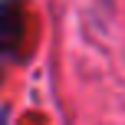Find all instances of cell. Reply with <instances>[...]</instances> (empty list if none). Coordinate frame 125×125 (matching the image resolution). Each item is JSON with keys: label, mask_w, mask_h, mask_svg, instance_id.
Segmentation results:
<instances>
[{"label": "cell", "mask_w": 125, "mask_h": 125, "mask_svg": "<svg viewBox=\"0 0 125 125\" xmlns=\"http://www.w3.org/2000/svg\"><path fill=\"white\" fill-rule=\"evenodd\" d=\"M20 36H23V10L13 0H0V50H17Z\"/></svg>", "instance_id": "obj_1"}, {"label": "cell", "mask_w": 125, "mask_h": 125, "mask_svg": "<svg viewBox=\"0 0 125 125\" xmlns=\"http://www.w3.org/2000/svg\"><path fill=\"white\" fill-rule=\"evenodd\" d=\"M0 125H7V119H3V112H0Z\"/></svg>", "instance_id": "obj_2"}]
</instances>
